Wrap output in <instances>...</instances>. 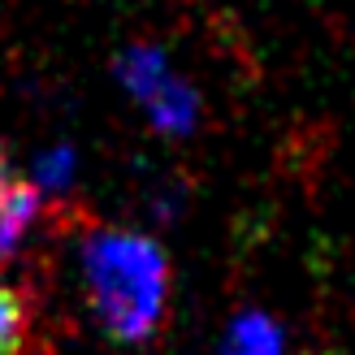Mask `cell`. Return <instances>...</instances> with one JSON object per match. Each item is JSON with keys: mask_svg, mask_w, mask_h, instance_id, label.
Masks as SVG:
<instances>
[{"mask_svg": "<svg viewBox=\"0 0 355 355\" xmlns=\"http://www.w3.org/2000/svg\"><path fill=\"white\" fill-rule=\"evenodd\" d=\"M117 78H121V87L144 104L156 87H161L165 78H169V65H165V52L161 48H152V44H135V48H126L121 52V61H117Z\"/></svg>", "mask_w": 355, "mask_h": 355, "instance_id": "obj_4", "label": "cell"}, {"mask_svg": "<svg viewBox=\"0 0 355 355\" xmlns=\"http://www.w3.org/2000/svg\"><path fill=\"white\" fill-rule=\"evenodd\" d=\"M83 273L100 325L121 343H144L165 316L169 264L144 234L92 230L83 243Z\"/></svg>", "mask_w": 355, "mask_h": 355, "instance_id": "obj_1", "label": "cell"}, {"mask_svg": "<svg viewBox=\"0 0 355 355\" xmlns=\"http://www.w3.org/2000/svg\"><path fill=\"white\" fill-rule=\"evenodd\" d=\"M40 217V187L0 173V256H9Z\"/></svg>", "mask_w": 355, "mask_h": 355, "instance_id": "obj_2", "label": "cell"}, {"mask_svg": "<svg viewBox=\"0 0 355 355\" xmlns=\"http://www.w3.org/2000/svg\"><path fill=\"white\" fill-rule=\"evenodd\" d=\"M221 355H282V329L260 312L239 316L225 334Z\"/></svg>", "mask_w": 355, "mask_h": 355, "instance_id": "obj_5", "label": "cell"}, {"mask_svg": "<svg viewBox=\"0 0 355 355\" xmlns=\"http://www.w3.org/2000/svg\"><path fill=\"white\" fill-rule=\"evenodd\" d=\"M31 338V304L22 291L0 282V355H17Z\"/></svg>", "mask_w": 355, "mask_h": 355, "instance_id": "obj_6", "label": "cell"}, {"mask_svg": "<svg viewBox=\"0 0 355 355\" xmlns=\"http://www.w3.org/2000/svg\"><path fill=\"white\" fill-rule=\"evenodd\" d=\"M69 178H74V152L69 148H52L35 161V187L44 191H65Z\"/></svg>", "mask_w": 355, "mask_h": 355, "instance_id": "obj_7", "label": "cell"}, {"mask_svg": "<svg viewBox=\"0 0 355 355\" xmlns=\"http://www.w3.org/2000/svg\"><path fill=\"white\" fill-rule=\"evenodd\" d=\"M144 109H148V117H152L156 130H165V135H187V130L195 126V117H200V96H195L182 78L169 74V78L144 100Z\"/></svg>", "mask_w": 355, "mask_h": 355, "instance_id": "obj_3", "label": "cell"}]
</instances>
